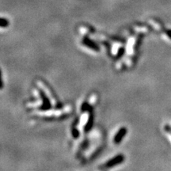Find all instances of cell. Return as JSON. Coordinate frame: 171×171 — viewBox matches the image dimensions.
Listing matches in <instances>:
<instances>
[{"label": "cell", "mask_w": 171, "mask_h": 171, "mask_svg": "<svg viewBox=\"0 0 171 171\" xmlns=\"http://www.w3.org/2000/svg\"><path fill=\"white\" fill-rule=\"evenodd\" d=\"M72 135H73V136L75 138H77V137H78V131L76 130V129H73L72 130Z\"/></svg>", "instance_id": "52a82bcc"}, {"label": "cell", "mask_w": 171, "mask_h": 171, "mask_svg": "<svg viewBox=\"0 0 171 171\" xmlns=\"http://www.w3.org/2000/svg\"><path fill=\"white\" fill-rule=\"evenodd\" d=\"M127 131H128V130H127L126 128H121L117 131V133L116 134V136H114V142L116 144H118L122 141L123 138L125 137V135L127 134Z\"/></svg>", "instance_id": "7a4b0ae2"}, {"label": "cell", "mask_w": 171, "mask_h": 171, "mask_svg": "<svg viewBox=\"0 0 171 171\" xmlns=\"http://www.w3.org/2000/svg\"><path fill=\"white\" fill-rule=\"evenodd\" d=\"M125 159V157L122 155H119L116 156L115 158H112L111 160H109V162H106L105 166L103 167V168H110V167H115L116 165L120 164L121 162L124 161Z\"/></svg>", "instance_id": "6da1fadb"}, {"label": "cell", "mask_w": 171, "mask_h": 171, "mask_svg": "<svg viewBox=\"0 0 171 171\" xmlns=\"http://www.w3.org/2000/svg\"><path fill=\"white\" fill-rule=\"evenodd\" d=\"M2 88H3V80H2V71L0 69V90H2Z\"/></svg>", "instance_id": "8992f818"}, {"label": "cell", "mask_w": 171, "mask_h": 171, "mask_svg": "<svg viewBox=\"0 0 171 171\" xmlns=\"http://www.w3.org/2000/svg\"><path fill=\"white\" fill-rule=\"evenodd\" d=\"M9 21L4 18H0V27L1 28H7L9 26Z\"/></svg>", "instance_id": "277c9868"}, {"label": "cell", "mask_w": 171, "mask_h": 171, "mask_svg": "<svg viewBox=\"0 0 171 171\" xmlns=\"http://www.w3.org/2000/svg\"><path fill=\"white\" fill-rule=\"evenodd\" d=\"M83 43L86 46L89 47L90 49H93V50H95V51H98L99 50V47L98 45H96L95 43H93L92 40H90L88 38H85L83 40Z\"/></svg>", "instance_id": "3957f363"}, {"label": "cell", "mask_w": 171, "mask_h": 171, "mask_svg": "<svg viewBox=\"0 0 171 171\" xmlns=\"http://www.w3.org/2000/svg\"><path fill=\"white\" fill-rule=\"evenodd\" d=\"M92 125H93V117L90 116V118L88 120V123H87V125H86V128H85V131H88L91 128Z\"/></svg>", "instance_id": "5b68a950"}]
</instances>
